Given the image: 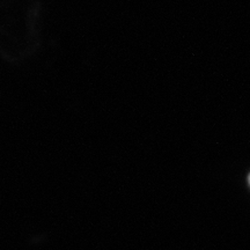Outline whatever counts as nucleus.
<instances>
[{"label":"nucleus","instance_id":"obj_1","mask_svg":"<svg viewBox=\"0 0 250 250\" xmlns=\"http://www.w3.org/2000/svg\"><path fill=\"white\" fill-rule=\"evenodd\" d=\"M249 181H250V177H249Z\"/></svg>","mask_w":250,"mask_h":250}]
</instances>
